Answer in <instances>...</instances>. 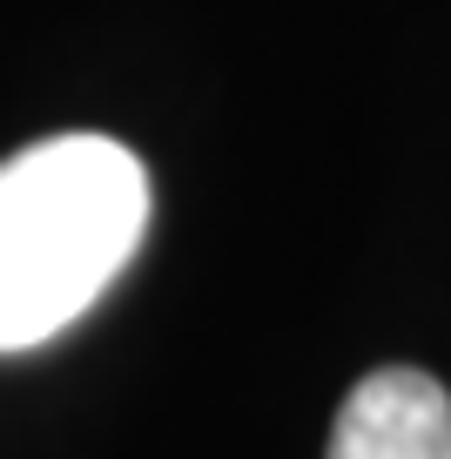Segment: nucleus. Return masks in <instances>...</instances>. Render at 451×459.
Wrapping results in <instances>:
<instances>
[{"mask_svg":"<svg viewBox=\"0 0 451 459\" xmlns=\"http://www.w3.org/2000/svg\"><path fill=\"white\" fill-rule=\"evenodd\" d=\"M149 230V176L108 135H47L0 162V351L68 331Z\"/></svg>","mask_w":451,"mask_h":459,"instance_id":"obj_1","label":"nucleus"},{"mask_svg":"<svg viewBox=\"0 0 451 459\" xmlns=\"http://www.w3.org/2000/svg\"><path fill=\"white\" fill-rule=\"evenodd\" d=\"M330 459H451V399L431 372L384 365L344 399Z\"/></svg>","mask_w":451,"mask_h":459,"instance_id":"obj_2","label":"nucleus"}]
</instances>
